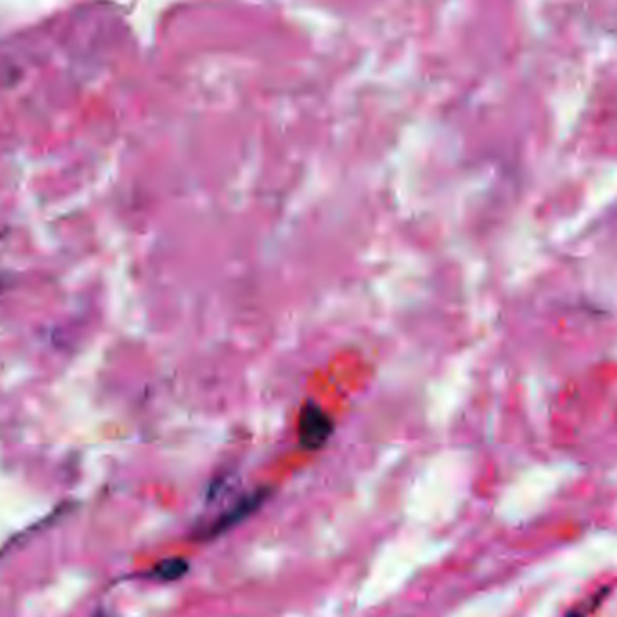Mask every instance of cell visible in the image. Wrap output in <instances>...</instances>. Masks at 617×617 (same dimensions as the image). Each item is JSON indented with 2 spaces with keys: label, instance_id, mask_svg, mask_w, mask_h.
Segmentation results:
<instances>
[{
  "label": "cell",
  "instance_id": "cell-3",
  "mask_svg": "<svg viewBox=\"0 0 617 617\" xmlns=\"http://www.w3.org/2000/svg\"><path fill=\"white\" fill-rule=\"evenodd\" d=\"M186 570H188V563H186L184 560H168L165 561V563L159 565L158 569H155V574H158V577H161V580L172 581L184 576Z\"/></svg>",
  "mask_w": 617,
  "mask_h": 617
},
{
  "label": "cell",
  "instance_id": "cell-1",
  "mask_svg": "<svg viewBox=\"0 0 617 617\" xmlns=\"http://www.w3.org/2000/svg\"><path fill=\"white\" fill-rule=\"evenodd\" d=\"M332 432V424L319 408L309 406L302 411L300 421V439L307 448H322Z\"/></svg>",
  "mask_w": 617,
  "mask_h": 617
},
{
  "label": "cell",
  "instance_id": "cell-2",
  "mask_svg": "<svg viewBox=\"0 0 617 617\" xmlns=\"http://www.w3.org/2000/svg\"><path fill=\"white\" fill-rule=\"evenodd\" d=\"M260 500H262L260 496H249V498H246V500L238 502L231 511H228L224 517H221L217 522H215L213 527L210 529L211 534H221L222 531H226V529L233 527L235 524L244 520L249 512L254 511V507L260 504Z\"/></svg>",
  "mask_w": 617,
  "mask_h": 617
}]
</instances>
